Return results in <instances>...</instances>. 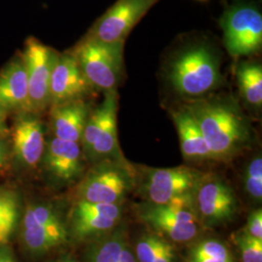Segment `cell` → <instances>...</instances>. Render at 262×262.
<instances>
[{
  "instance_id": "obj_1",
  "label": "cell",
  "mask_w": 262,
  "mask_h": 262,
  "mask_svg": "<svg viewBox=\"0 0 262 262\" xmlns=\"http://www.w3.org/2000/svg\"><path fill=\"white\" fill-rule=\"evenodd\" d=\"M216 161H229L250 148L253 126L234 97L208 95L184 101Z\"/></svg>"
},
{
  "instance_id": "obj_2",
  "label": "cell",
  "mask_w": 262,
  "mask_h": 262,
  "mask_svg": "<svg viewBox=\"0 0 262 262\" xmlns=\"http://www.w3.org/2000/svg\"><path fill=\"white\" fill-rule=\"evenodd\" d=\"M164 73L173 92L184 101L208 96L223 84L221 57L204 41L190 43L175 52Z\"/></svg>"
},
{
  "instance_id": "obj_3",
  "label": "cell",
  "mask_w": 262,
  "mask_h": 262,
  "mask_svg": "<svg viewBox=\"0 0 262 262\" xmlns=\"http://www.w3.org/2000/svg\"><path fill=\"white\" fill-rule=\"evenodd\" d=\"M118 92L104 93L103 101L90 113L80 142L84 159L94 164L103 160H126L118 136Z\"/></svg>"
},
{
  "instance_id": "obj_4",
  "label": "cell",
  "mask_w": 262,
  "mask_h": 262,
  "mask_svg": "<svg viewBox=\"0 0 262 262\" xmlns=\"http://www.w3.org/2000/svg\"><path fill=\"white\" fill-rule=\"evenodd\" d=\"M136 183L137 172L127 160L99 161L79 183L77 201L122 203Z\"/></svg>"
},
{
  "instance_id": "obj_5",
  "label": "cell",
  "mask_w": 262,
  "mask_h": 262,
  "mask_svg": "<svg viewBox=\"0 0 262 262\" xmlns=\"http://www.w3.org/2000/svg\"><path fill=\"white\" fill-rule=\"evenodd\" d=\"M84 77L96 91H117L123 76V45L84 37L73 51Z\"/></svg>"
},
{
  "instance_id": "obj_6",
  "label": "cell",
  "mask_w": 262,
  "mask_h": 262,
  "mask_svg": "<svg viewBox=\"0 0 262 262\" xmlns=\"http://www.w3.org/2000/svg\"><path fill=\"white\" fill-rule=\"evenodd\" d=\"M141 219L160 236L173 242L186 243L193 240L200 231L194 193L175 198L164 204L141 207Z\"/></svg>"
},
{
  "instance_id": "obj_7",
  "label": "cell",
  "mask_w": 262,
  "mask_h": 262,
  "mask_svg": "<svg viewBox=\"0 0 262 262\" xmlns=\"http://www.w3.org/2000/svg\"><path fill=\"white\" fill-rule=\"evenodd\" d=\"M224 43L234 59L253 56L262 47V15L252 3L240 2L227 7L220 20Z\"/></svg>"
},
{
  "instance_id": "obj_8",
  "label": "cell",
  "mask_w": 262,
  "mask_h": 262,
  "mask_svg": "<svg viewBox=\"0 0 262 262\" xmlns=\"http://www.w3.org/2000/svg\"><path fill=\"white\" fill-rule=\"evenodd\" d=\"M141 179L143 191L152 204H164L187 194H193L205 173L190 166L145 168Z\"/></svg>"
},
{
  "instance_id": "obj_9",
  "label": "cell",
  "mask_w": 262,
  "mask_h": 262,
  "mask_svg": "<svg viewBox=\"0 0 262 262\" xmlns=\"http://www.w3.org/2000/svg\"><path fill=\"white\" fill-rule=\"evenodd\" d=\"M58 53L34 37L28 38L23 60L28 84V113L37 115L50 106V81Z\"/></svg>"
},
{
  "instance_id": "obj_10",
  "label": "cell",
  "mask_w": 262,
  "mask_h": 262,
  "mask_svg": "<svg viewBox=\"0 0 262 262\" xmlns=\"http://www.w3.org/2000/svg\"><path fill=\"white\" fill-rule=\"evenodd\" d=\"M159 0H117L94 23L84 37L123 45L131 30Z\"/></svg>"
},
{
  "instance_id": "obj_11",
  "label": "cell",
  "mask_w": 262,
  "mask_h": 262,
  "mask_svg": "<svg viewBox=\"0 0 262 262\" xmlns=\"http://www.w3.org/2000/svg\"><path fill=\"white\" fill-rule=\"evenodd\" d=\"M197 215L207 225L223 224L233 217L237 199L231 187L223 179L206 174L194 192Z\"/></svg>"
},
{
  "instance_id": "obj_12",
  "label": "cell",
  "mask_w": 262,
  "mask_h": 262,
  "mask_svg": "<svg viewBox=\"0 0 262 262\" xmlns=\"http://www.w3.org/2000/svg\"><path fill=\"white\" fill-rule=\"evenodd\" d=\"M95 89L84 77L72 52L58 54L50 81V106L85 100Z\"/></svg>"
},
{
  "instance_id": "obj_13",
  "label": "cell",
  "mask_w": 262,
  "mask_h": 262,
  "mask_svg": "<svg viewBox=\"0 0 262 262\" xmlns=\"http://www.w3.org/2000/svg\"><path fill=\"white\" fill-rule=\"evenodd\" d=\"M122 216L121 203L77 201L70 215L71 232L78 240L101 237L114 230Z\"/></svg>"
},
{
  "instance_id": "obj_14",
  "label": "cell",
  "mask_w": 262,
  "mask_h": 262,
  "mask_svg": "<svg viewBox=\"0 0 262 262\" xmlns=\"http://www.w3.org/2000/svg\"><path fill=\"white\" fill-rule=\"evenodd\" d=\"M84 159L80 143L56 137L46 144L42 158L48 174L60 184L73 183L82 176Z\"/></svg>"
},
{
  "instance_id": "obj_15",
  "label": "cell",
  "mask_w": 262,
  "mask_h": 262,
  "mask_svg": "<svg viewBox=\"0 0 262 262\" xmlns=\"http://www.w3.org/2000/svg\"><path fill=\"white\" fill-rule=\"evenodd\" d=\"M11 134L16 159L26 167H35L42 160L46 147L42 122L34 114L20 113Z\"/></svg>"
},
{
  "instance_id": "obj_16",
  "label": "cell",
  "mask_w": 262,
  "mask_h": 262,
  "mask_svg": "<svg viewBox=\"0 0 262 262\" xmlns=\"http://www.w3.org/2000/svg\"><path fill=\"white\" fill-rule=\"evenodd\" d=\"M28 77L21 56H16L0 71V113H28Z\"/></svg>"
},
{
  "instance_id": "obj_17",
  "label": "cell",
  "mask_w": 262,
  "mask_h": 262,
  "mask_svg": "<svg viewBox=\"0 0 262 262\" xmlns=\"http://www.w3.org/2000/svg\"><path fill=\"white\" fill-rule=\"evenodd\" d=\"M170 114L178 132L180 147L185 160L193 163L215 160L202 132L187 107L182 103L172 109Z\"/></svg>"
},
{
  "instance_id": "obj_18",
  "label": "cell",
  "mask_w": 262,
  "mask_h": 262,
  "mask_svg": "<svg viewBox=\"0 0 262 262\" xmlns=\"http://www.w3.org/2000/svg\"><path fill=\"white\" fill-rule=\"evenodd\" d=\"M92 108L86 100H76L51 107V128L54 136L80 143Z\"/></svg>"
},
{
  "instance_id": "obj_19",
  "label": "cell",
  "mask_w": 262,
  "mask_h": 262,
  "mask_svg": "<svg viewBox=\"0 0 262 262\" xmlns=\"http://www.w3.org/2000/svg\"><path fill=\"white\" fill-rule=\"evenodd\" d=\"M21 240L30 253H47L67 241V230L63 223L56 225L21 226Z\"/></svg>"
},
{
  "instance_id": "obj_20",
  "label": "cell",
  "mask_w": 262,
  "mask_h": 262,
  "mask_svg": "<svg viewBox=\"0 0 262 262\" xmlns=\"http://www.w3.org/2000/svg\"><path fill=\"white\" fill-rule=\"evenodd\" d=\"M236 83L244 104L255 113L262 107V66L255 61H239L236 66Z\"/></svg>"
},
{
  "instance_id": "obj_21",
  "label": "cell",
  "mask_w": 262,
  "mask_h": 262,
  "mask_svg": "<svg viewBox=\"0 0 262 262\" xmlns=\"http://www.w3.org/2000/svg\"><path fill=\"white\" fill-rule=\"evenodd\" d=\"M135 256L138 262H176L175 248L158 234L142 236L136 244Z\"/></svg>"
},
{
  "instance_id": "obj_22",
  "label": "cell",
  "mask_w": 262,
  "mask_h": 262,
  "mask_svg": "<svg viewBox=\"0 0 262 262\" xmlns=\"http://www.w3.org/2000/svg\"><path fill=\"white\" fill-rule=\"evenodd\" d=\"M126 238L122 230L103 235L92 244L86 252L88 262H119Z\"/></svg>"
},
{
  "instance_id": "obj_23",
  "label": "cell",
  "mask_w": 262,
  "mask_h": 262,
  "mask_svg": "<svg viewBox=\"0 0 262 262\" xmlns=\"http://www.w3.org/2000/svg\"><path fill=\"white\" fill-rule=\"evenodd\" d=\"M19 195L10 188H0V245L7 243L18 223Z\"/></svg>"
},
{
  "instance_id": "obj_24",
  "label": "cell",
  "mask_w": 262,
  "mask_h": 262,
  "mask_svg": "<svg viewBox=\"0 0 262 262\" xmlns=\"http://www.w3.org/2000/svg\"><path fill=\"white\" fill-rule=\"evenodd\" d=\"M186 262H235V259L225 243L215 239H207L190 248Z\"/></svg>"
},
{
  "instance_id": "obj_25",
  "label": "cell",
  "mask_w": 262,
  "mask_h": 262,
  "mask_svg": "<svg viewBox=\"0 0 262 262\" xmlns=\"http://www.w3.org/2000/svg\"><path fill=\"white\" fill-rule=\"evenodd\" d=\"M244 186L249 196L256 201L262 199V158L256 155L249 161L244 173Z\"/></svg>"
},
{
  "instance_id": "obj_26",
  "label": "cell",
  "mask_w": 262,
  "mask_h": 262,
  "mask_svg": "<svg viewBox=\"0 0 262 262\" xmlns=\"http://www.w3.org/2000/svg\"><path fill=\"white\" fill-rule=\"evenodd\" d=\"M242 262H262V240L247 234L245 231L235 237Z\"/></svg>"
},
{
  "instance_id": "obj_27",
  "label": "cell",
  "mask_w": 262,
  "mask_h": 262,
  "mask_svg": "<svg viewBox=\"0 0 262 262\" xmlns=\"http://www.w3.org/2000/svg\"><path fill=\"white\" fill-rule=\"evenodd\" d=\"M243 230L247 234L262 240L261 209H257L250 214L247 221V225Z\"/></svg>"
},
{
  "instance_id": "obj_28",
  "label": "cell",
  "mask_w": 262,
  "mask_h": 262,
  "mask_svg": "<svg viewBox=\"0 0 262 262\" xmlns=\"http://www.w3.org/2000/svg\"><path fill=\"white\" fill-rule=\"evenodd\" d=\"M10 148L6 138H0V170L4 168L9 158Z\"/></svg>"
},
{
  "instance_id": "obj_29",
  "label": "cell",
  "mask_w": 262,
  "mask_h": 262,
  "mask_svg": "<svg viewBox=\"0 0 262 262\" xmlns=\"http://www.w3.org/2000/svg\"><path fill=\"white\" fill-rule=\"evenodd\" d=\"M119 262H138L127 241L123 245Z\"/></svg>"
},
{
  "instance_id": "obj_30",
  "label": "cell",
  "mask_w": 262,
  "mask_h": 262,
  "mask_svg": "<svg viewBox=\"0 0 262 262\" xmlns=\"http://www.w3.org/2000/svg\"><path fill=\"white\" fill-rule=\"evenodd\" d=\"M10 131L6 123V115L0 113V138H6Z\"/></svg>"
},
{
  "instance_id": "obj_31",
  "label": "cell",
  "mask_w": 262,
  "mask_h": 262,
  "mask_svg": "<svg viewBox=\"0 0 262 262\" xmlns=\"http://www.w3.org/2000/svg\"><path fill=\"white\" fill-rule=\"evenodd\" d=\"M4 262H16L12 253H10L9 250L5 249V255H4Z\"/></svg>"
},
{
  "instance_id": "obj_32",
  "label": "cell",
  "mask_w": 262,
  "mask_h": 262,
  "mask_svg": "<svg viewBox=\"0 0 262 262\" xmlns=\"http://www.w3.org/2000/svg\"><path fill=\"white\" fill-rule=\"evenodd\" d=\"M60 262H75L72 258H70V257H64V258H62L61 259V261Z\"/></svg>"
},
{
  "instance_id": "obj_33",
  "label": "cell",
  "mask_w": 262,
  "mask_h": 262,
  "mask_svg": "<svg viewBox=\"0 0 262 262\" xmlns=\"http://www.w3.org/2000/svg\"><path fill=\"white\" fill-rule=\"evenodd\" d=\"M201 1H203V0H201Z\"/></svg>"
}]
</instances>
